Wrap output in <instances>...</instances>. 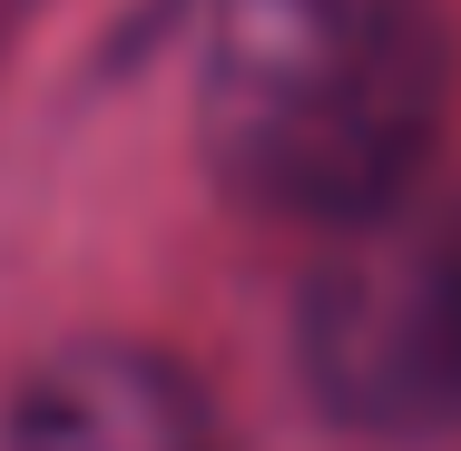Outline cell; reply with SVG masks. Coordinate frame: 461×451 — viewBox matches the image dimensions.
Listing matches in <instances>:
<instances>
[{
  "mask_svg": "<svg viewBox=\"0 0 461 451\" xmlns=\"http://www.w3.org/2000/svg\"><path fill=\"white\" fill-rule=\"evenodd\" d=\"M452 108L442 0H216L196 148L226 196L294 226H364L432 186Z\"/></svg>",
  "mask_w": 461,
  "mask_h": 451,
  "instance_id": "6da1fadb",
  "label": "cell"
},
{
  "mask_svg": "<svg viewBox=\"0 0 461 451\" xmlns=\"http://www.w3.org/2000/svg\"><path fill=\"white\" fill-rule=\"evenodd\" d=\"M0 451H226L206 383L148 344H59L20 392Z\"/></svg>",
  "mask_w": 461,
  "mask_h": 451,
  "instance_id": "3957f363",
  "label": "cell"
},
{
  "mask_svg": "<svg viewBox=\"0 0 461 451\" xmlns=\"http://www.w3.org/2000/svg\"><path fill=\"white\" fill-rule=\"evenodd\" d=\"M0 10H10V0H0Z\"/></svg>",
  "mask_w": 461,
  "mask_h": 451,
  "instance_id": "277c9868",
  "label": "cell"
},
{
  "mask_svg": "<svg viewBox=\"0 0 461 451\" xmlns=\"http://www.w3.org/2000/svg\"><path fill=\"white\" fill-rule=\"evenodd\" d=\"M294 354L344 432H461V186H412L324 246Z\"/></svg>",
  "mask_w": 461,
  "mask_h": 451,
  "instance_id": "7a4b0ae2",
  "label": "cell"
}]
</instances>
